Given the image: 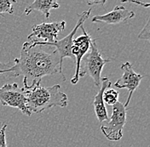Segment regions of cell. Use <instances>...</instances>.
<instances>
[{"mask_svg":"<svg viewBox=\"0 0 150 147\" xmlns=\"http://www.w3.org/2000/svg\"><path fill=\"white\" fill-rule=\"evenodd\" d=\"M9 73L10 77L23 76V83L30 85L33 82H41L43 77L60 74L66 81L62 72V65L56 50L49 53L41 49V46H33L28 41L23 44L21 55L16 58L14 65L1 74Z\"/></svg>","mask_w":150,"mask_h":147,"instance_id":"6da1fadb","label":"cell"},{"mask_svg":"<svg viewBox=\"0 0 150 147\" xmlns=\"http://www.w3.org/2000/svg\"><path fill=\"white\" fill-rule=\"evenodd\" d=\"M23 85L22 91L27 100V108L31 113H40L55 106L64 108L67 106V96L61 91L59 84L45 87L40 85V82H33L30 85Z\"/></svg>","mask_w":150,"mask_h":147,"instance_id":"7a4b0ae2","label":"cell"},{"mask_svg":"<svg viewBox=\"0 0 150 147\" xmlns=\"http://www.w3.org/2000/svg\"><path fill=\"white\" fill-rule=\"evenodd\" d=\"M91 12V9L84 11L82 14H79L78 15L79 20H78V22H77L74 28L72 30V32L67 36H66L65 37H63L60 40H56L53 43H46V42H43V41L31 39V40H28V42L33 46L56 47V49L55 50L58 54L60 62L62 65V61H63L64 58H70L74 62H75L74 57L72 54V49H73V45H74V37L75 33L77 32L78 29L80 28L81 26H83L84 21L89 18Z\"/></svg>","mask_w":150,"mask_h":147,"instance_id":"3957f363","label":"cell"},{"mask_svg":"<svg viewBox=\"0 0 150 147\" xmlns=\"http://www.w3.org/2000/svg\"><path fill=\"white\" fill-rule=\"evenodd\" d=\"M110 60L103 59L102 54L98 49L97 44L95 39H91L90 51L84 55L80 66L79 78L88 74L92 77L94 83L96 87H100L102 79V72L103 67L107 63H109Z\"/></svg>","mask_w":150,"mask_h":147,"instance_id":"277c9868","label":"cell"},{"mask_svg":"<svg viewBox=\"0 0 150 147\" xmlns=\"http://www.w3.org/2000/svg\"><path fill=\"white\" fill-rule=\"evenodd\" d=\"M126 108L120 102L112 106V113L107 125L101 127L104 136L111 141H119L123 137V129L126 122Z\"/></svg>","mask_w":150,"mask_h":147,"instance_id":"5b68a950","label":"cell"},{"mask_svg":"<svg viewBox=\"0 0 150 147\" xmlns=\"http://www.w3.org/2000/svg\"><path fill=\"white\" fill-rule=\"evenodd\" d=\"M0 103L16 108L26 116L32 115L27 108V100L22 89L19 88L17 83H6L0 88Z\"/></svg>","mask_w":150,"mask_h":147,"instance_id":"8992f818","label":"cell"},{"mask_svg":"<svg viewBox=\"0 0 150 147\" xmlns=\"http://www.w3.org/2000/svg\"><path fill=\"white\" fill-rule=\"evenodd\" d=\"M121 69L123 70V75H122L121 77L114 83V86L118 89H128L129 95H128V98L126 100V102L124 105V106L125 108H127L133 93L137 89L142 79L145 77V75L136 73L132 68V65L129 61L122 65Z\"/></svg>","mask_w":150,"mask_h":147,"instance_id":"52a82bcc","label":"cell"},{"mask_svg":"<svg viewBox=\"0 0 150 147\" xmlns=\"http://www.w3.org/2000/svg\"><path fill=\"white\" fill-rule=\"evenodd\" d=\"M80 28L83 31V35L78 37L77 38H74V45L72 49V54L75 59V73L74 77L71 79V83L73 84H76L79 80V72H80V66L81 61L84 57V55L87 54V52L90 50L91 47V37L89 33L85 31L84 28V25L81 26Z\"/></svg>","mask_w":150,"mask_h":147,"instance_id":"ba28073f","label":"cell"},{"mask_svg":"<svg viewBox=\"0 0 150 147\" xmlns=\"http://www.w3.org/2000/svg\"><path fill=\"white\" fill-rule=\"evenodd\" d=\"M66 27V21H56L51 23H42L33 27V32L28 37V40L43 39V42L53 43L57 40V35Z\"/></svg>","mask_w":150,"mask_h":147,"instance_id":"9c48e42d","label":"cell"},{"mask_svg":"<svg viewBox=\"0 0 150 147\" xmlns=\"http://www.w3.org/2000/svg\"><path fill=\"white\" fill-rule=\"evenodd\" d=\"M135 16V12L127 9L125 6H116L111 12L95 15L91 20L92 22H102L108 25H119L127 22Z\"/></svg>","mask_w":150,"mask_h":147,"instance_id":"30bf717a","label":"cell"},{"mask_svg":"<svg viewBox=\"0 0 150 147\" xmlns=\"http://www.w3.org/2000/svg\"><path fill=\"white\" fill-rule=\"evenodd\" d=\"M101 84H102V87L98 90L97 94L95 95L93 105L96 116L99 121V122L103 123V122L108 121L109 119L108 111H107L106 106H105V103L103 101V93L107 89H109L111 87L112 83L110 82V80L108 77H103L101 79Z\"/></svg>","mask_w":150,"mask_h":147,"instance_id":"8fae6325","label":"cell"},{"mask_svg":"<svg viewBox=\"0 0 150 147\" xmlns=\"http://www.w3.org/2000/svg\"><path fill=\"white\" fill-rule=\"evenodd\" d=\"M60 7V4L56 1H52V0H35L33 3H32L30 5L24 10V13L26 15H29L34 10H38L41 11L45 17L46 19L50 18V9H58Z\"/></svg>","mask_w":150,"mask_h":147,"instance_id":"7c38bea8","label":"cell"},{"mask_svg":"<svg viewBox=\"0 0 150 147\" xmlns=\"http://www.w3.org/2000/svg\"><path fill=\"white\" fill-rule=\"evenodd\" d=\"M120 93L113 89H107L103 93V101L108 106H114L117 102H119Z\"/></svg>","mask_w":150,"mask_h":147,"instance_id":"4fadbf2b","label":"cell"},{"mask_svg":"<svg viewBox=\"0 0 150 147\" xmlns=\"http://www.w3.org/2000/svg\"><path fill=\"white\" fill-rule=\"evenodd\" d=\"M16 1H10V0H0V15H3L4 14H9L12 15L14 13V7L13 4Z\"/></svg>","mask_w":150,"mask_h":147,"instance_id":"5bb4252c","label":"cell"},{"mask_svg":"<svg viewBox=\"0 0 150 147\" xmlns=\"http://www.w3.org/2000/svg\"><path fill=\"white\" fill-rule=\"evenodd\" d=\"M149 19H148L145 27L142 28V30L141 31V32L138 35V39H146L149 41Z\"/></svg>","mask_w":150,"mask_h":147,"instance_id":"9a60e30c","label":"cell"},{"mask_svg":"<svg viewBox=\"0 0 150 147\" xmlns=\"http://www.w3.org/2000/svg\"><path fill=\"white\" fill-rule=\"evenodd\" d=\"M7 127H8L7 124H4L2 129H0V147H7L6 135H5V131Z\"/></svg>","mask_w":150,"mask_h":147,"instance_id":"2e32d148","label":"cell"},{"mask_svg":"<svg viewBox=\"0 0 150 147\" xmlns=\"http://www.w3.org/2000/svg\"><path fill=\"white\" fill-rule=\"evenodd\" d=\"M9 68H10L9 64H4V63H2V62L0 61V74H1L2 72L7 70V69H9Z\"/></svg>","mask_w":150,"mask_h":147,"instance_id":"e0dca14e","label":"cell"},{"mask_svg":"<svg viewBox=\"0 0 150 147\" xmlns=\"http://www.w3.org/2000/svg\"><path fill=\"white\" fill-rule=\"evenodd\" d=\"M128 3H132V4H139V5H142L145 8H149V4H143V3H141V2H137V1H127Z\"/></svg>","mask_w":150,"mask_h":147,"instance_id":"ac0fdd59","label":"cell"}]
</instances>
